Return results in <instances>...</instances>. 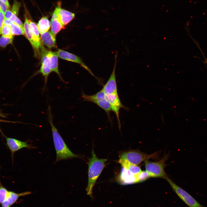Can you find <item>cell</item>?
Here are the masks:
<instances>
[{
    "label": "cell",
    "mask_w": 207,
    "mask_h": 207,
    "mask_svg": "<svg viewBox=\"0 0 207 207\" xmlns=\"http://www.w3.org/2000/svg\"><path fill=\"white\" fill-rule=\"evenodd\" d=\"M47 113L48 121L51 127L53 139L56 152V158L55 163L61 160L79 158L78 155L73 153L68 148L54 126L50 106H48Z\"/></svg>",
    "instance_id": "obj_1"
},
{
    "label": "cell",
    "mask_w": 207,
    "mask_h": 207,
    "mask_svg": "<svg viewBox=\"0 0 207 207\" xmlns=\"http://www.w3.org/2000/svg\"><path fill=\"white\" fill-rule=\"evenodd\" d=\"M106 159H99L96 156L94 150L92 156L88 162V182L86 190L87 194L92 197V190L96 181L106 165Z\"/></svg>",
    "instance_id": "obj_2"
},
{
    "label": "cell",
    "mask_w": 207,
    "mask_h": 207,
    "mask_svg": "<svg viewBox=\"0 0 207 207\" xmlns=\"http://www.w3.org/2000/svg\"><path fill=\"white\" fill-rule=\"evenodd\" d=\"M102 89L110 105L112 110L116 116L118 126L120 129L121 124L119 118L120 110L122 108L126 110L129 109L123 105L121 102L118 93L117 85L105 86Z\"/></svg>",
    "instance_id": "obj_3"
},
{
    "label": "cell",
    "mask_w": 207,
    "mask_h": 207,
    "mask_svg": "<svg viewBox=\"0 0 207 207\" xmlns=\"http://www.w3.org/2000/svg\"><path fill=\"white\" fill-rule=\"evenodd\" d=\"M40 49L42 64L48 67L52 72H55L60 79L64 83L58 70V56L57 52L48 50L41 45Z\"/></svg>",
    "instance_id": "obj_4"
},
{
    "label": "cell",
    "mask_w": 207,
    "mask_h": 207,
    "mask_svg": "<svg viewBox=\"0 0 207 207\" xmlns=\"http://www.w3.org/2000/svg\"><path fill=\"white\" fill-rule=\"evenodd\" d=\"M168 154H165L162 158L158 162H153L147 160L145 161L146 171L150 177L163 178L167 175L164 171L166 161L168 159Z\"/></svg>",
    "instance_id": "obj_5"
},
{
    "label": "cell",
    "mask_w": 207,
    "mask_h": 207,
    "mask_svg": "<svg viewBox=\"0 0 207 207\" xmlns=\"http://www.w3.org/2000/svg\"><path fill=\"white\" fill-rule=\"evenodd\" d=\"M81 95L83 101H89L95 104L105 112L110 118V113L112 110L102 89L93 95H87L83 92Z\"/></svg>",
    "instance_id": "obj_6"
},
{
    "label": "cell",
    "mask_w": 207,
    "mask_h": 207,
    "mask_svg": "<svg viewBox=\"0 0 207 207\" xmlns=\"http://www.w3.org/2000/svg\"><path fill=\"white\" fill-rule=\"evenodd\" d=\"M163 178L168 182L179 197L189 207H206L200 204L188 193L176 185L167 175Z\"/></svg>",
    "instance_id": "obj_7"
},
{
    "label": "cell",
    "mask_w": 207,
    "mask_h": 207,
    "mask_svg": "<svg viewBox=\"0 0 207 207\" xmlns=\"http://www.w3.org/2000/svg\"><path fill=\"white\" fill-rule=\"evenodd\" d=\"M157 152L147 154L138 150L129 151L123 153L119 159L125 160L130 164L138 165L142 162L156 156Z\"/></svg>",
    "instance_id": "obj_8"
},
{
    "label": "cell",
    "mask_w": 207,
    "mask_h": 207,
    "mask_svg": "<svg viewBox=\"0 0 207 207\" xmlns=\"http://www.w3.org/2000/svg\"><path fill=\"white\" fill-rule=\"evenodd\" d=\"M57 53L58 57L60 58L74 62L80 64L83 68L87 70L92 76L97 79L90 69L84 62L80 57L68 52L59 49Z\"/></svg>",
    "instance_id": "obj_9"
},
{
    "label": "cell",
    "mask_w": 207,
    "mask_h": 207,
    "mask_svg": "<svg viewBox=\"0 0 207 207\" xmlns=\"http://www.w3.org/2000/svg\"><path fill=\"white\" fill-rule=\"evenodd\" d=\"M5 138L7 145L11 153L12 159H13L14 153L21 149L24 148L28 149L37 148L28 144L27 142L22 141L14 138L6 137Z\"/></svg>",
    "instance_id": "obj_10"
},
{
    "label": "cell",
    "mask_w": 207,
    "mask_h": 207,
    "mask_svg": "<svg viewBox=\"0 0 207 207\" xmlns=\"http://www.w3.org/2000/svg\"><path fill=\"white\" fill-rule=\"evenodd\" d=\"M24 35L30 42L33 48L38 52L41 45V40L38 39L32 32L29 24L28 19L25 16L24 24Z\"/></svg>",
    "instance_id": "obj_11"
},
{
    "label": "cell",
    "mask_w": 207,
    "mask_h": 207,
    "mask_svg": "<svg viewBox=\"0 0 207 207\" xmlns=\"http://www.w3.org/2000/svg\"><path fill=\"white\" fill-rule=\"evenodd\" d=\"M61 5V2H58L54 12L56 13L61 23L64 26L74 18L75 15L74 13L62 9Z\"/></svg>",
    "instance_id": "obj_12"
},
{
    "label": "cell",
    "mask_w": 207,
    "mask_h": 207,
    "mask_svg": "<svg viewBox=\"0 0 207 207\" xmlns=\"http://www.w3.org/2000/svg\"><path fill=\"white\" fill-rule=\"evenodd\" d=\"M118 181L119 184L122 185L138 183L136 176L123 167L121 170Z\"/></svg>",
    "instance_id": "obj_13"
},
{
    "label": "cell",
    "mask_w": 207,
    "mask_h": 207,
    "mask_svg": "<svg viewBox=\"0 0 207 207\" xmlns=\"http://www.w3.org/2000/svg\"><path fill=\"white\" fill-rule=\"evenodd\" d=\"M31 193L29 191L20 193L9 191L6 199L1 204L2 207H10L16 202L20 197L28 195Z\"/></svg>",
    "instance_id": "obj_14"
},
{
    "label": "cell",
    "mask_w": 207,
    "mask_h": 207,
    "mask_svg": "<svg viewBox=\"0 0 207 207\" xmlns=\"http://www.w3.org/2000/svg\"><path fill=\"white\" fill-rule=\"evenodd\" d=\"M55 36L51 31H47L41 34L40 38L42 43L50 49L56 46Z\"/></svg>",
    "instance_id": "obj_15"
},
{
    "label": "cell",
    "mask_w": 207,
    "mask_h": 207,
    "mask_svg": "<svg viewBox=\"0 0 207 207\" xmlns=\"http://www.w3.org/2000/svg\"><path fill=\"white\" fill-rule=\"evenodd\" d=\"M51 31L55 35L62 28H64L63 26L59 20L55 12H53L50 21Z\"/></svg>",
    "instance_id": "obj_16"
},
{
    "label": "cell",
    "mask_w": 207,
    "mask_h": 207,
    "mask_svg": "<svg viewBox=\"0 0 207 207\" xmlns=\"http://www.w3.org/2000/svg\"><path fill=\"white\" fill-rule=\"evenodd\" d=\"M118 162L122 167L129 170L131 173L136 175L141 172L142 170L138 165L133 164L127 162L119 159Z\"/></svg>",
    "instance_id": "obj_17"
},
{
    "label": "cell",
    "mask_w": 207,
    "mask_h": 207,
    "mask_svg": "<svg viewBox=\"0 0 207 207\" xmlns=\"http://www.w3.org/2000/svg\"><path fill=\"white\" fill-rule=\"evenodd\" d=\"M37 26L41 34L48 31L50 27V22L47 17L43 16L39 20Z\"/></svg>",
    "instance_id": "obj_18"
},
{
    "label": "cell",
    "mask_w": 207,
    "mask_h": 207,
    "mask_svg": "<svg viewBox=\"0 0 207 207\" xmlns=\"http://www.w3.org/2000/svg\"><path fill=\"white\" fill-rule=\"evenodd\" d=\"M52 71L51 69L48 67L44 64H42V65L39 70L34 74L32 76H34L38 74L41 73L44 76V83L43 87L42 89V93H44L45 90L49 74Z\"/></svg>",
    "instance_id": "obj_19"
},
{
    "label": "cell",
    "mask_w": 207,
    "mask_h": 207,
    "mask_svg": "<svg viewBox=\"0 0 207 207\" xmlns=\"http://www.w3.org/2000/svg\"><path fill=\"white\" fill-rule=\"evenodd\" d=\"M11 34L13 35H24V29L20 26L13 23L10 27Z\"/></svg>",
    "instance_id": "obj_20"
},
{
    "label": "cell",
    "mask_w": 207,
    "mask_h": 207,
    "mask_svg": "<svg viewBox=\"0 0 207 207\" xmlns=\"http://www.w3.org/2000/svg\"><path fill=\"white\" fill-rule=\"evenodd\" d=\"M14 36L6 37L1 36L0 37V47H5L7 45L12 43Z\"/></svg>",
    "instance_id": "obj_21"
},
{
    "label": "cell",
    "mask_w": 207,
    "mask_h": 207,
    "mask_svg": "<svg viewBox=\"0 0 207 207\" xmlns=\"http://www.w3.org/2000/svg\"><path fill=\"white\" fill-rule=\"evenodd\" d=\"M9 191L4 187L0 180V204H1L6 199Z\"/></svg>",
    "instance_id": "obj_22"
},
{
    "label": "cell",
    "mask_w": 207,
    "mask_h": 207,
    "mask_svg": "<svg viewBox=\"0 0 207 207\" xmlns=\"http://www.w3.org/2000/svg\"><path fill=\"white\" fill-rule=\"evenodd\" d=\"M28 22L35 36L39 40H41L39 36V32L37 25L30 19H28Z\"/></svg>",
    "instance_id": "obj_23"
},
{
    "label": "cell",
    "mask_w": 207,
    "mask_h": 207,
    "mask_svg": "<svg viewBox=\"0 0 207 207\" xmlns=\"http://www.w3.org/2000/svg\"><path fill=\"white\" fill-rule=\"evenodd\" d=\"M135 176L137 179V183L143 181L150 177L149 174L146 171H142Z\"/></svg>",
    "instance_id": "obj_24"
},
{
    "label": "cell",
    "mask_w": 207,
    "mask_h": 207,
    "mask_svg": "<svg viewBox=\"0 0 207 207\" xmlns=\"http://www.w3.org/2000/svg\"><path fill=\"white\" fill-rule=\"evenodd\" d=\"M1 34L2 36L6 37L13 36L11 34L10 27L4 24L1 29Z\"/></svg>",
    "instance_id": "obj_25"
},
{
    "label": "cell",
    "mask_w": 207,
    "mask_h": 207,
    "mask_svg": "<svg viewBox=\"0 0 207 207\" xmlns=\"http://www.w3.org/2000/svg\"><path fill=\"white\" fill-rule=\"evenodd\" d=\"M21 5V3L16 0H14L12 8V12L13 14L18 16L19 9Z\"/></svg>",
    "instance_id": "obj_26"
},
{
    "label": "cell",
    "mask_w": 207,
    "mask_h": 207,
    "mask_svg": "<svg viewBox=\"0 0 207 207\" xmlns=\"http://www.w3.org/2000/svg\"><path fill=\"white\" fill-rule=\"evenodd\" d=\"M10 19L13 23L19 25L24 29V24L21 21L18 17L17 16L13 14Z\"/></svg>",
    "instance_id": "obj_27"
},
{
    "label": "cell",
    "mask_w": 207,
    "mask_h": 207,
    "mask_svg": "<svg viewBox=\"0 0 207 207\" xmlns=\"http://www.w3.org/2000/svg\"><path fill=\"white\" fill-rule=\"evenodd\" d=\"M4 14L0 10V35L1 34V30L3 25Z\"/></svg>",
    "instance_id": "obj_28"
},
{
    "label": "cell",
    "mask_w": 207,
    "mask_h": 207,
    "mask_svg": "<svg viewBox=\"0 0 207 207\" xmlns=\"http://www.w3.org/2000/svg\"><path fill=\"white\" fill-rule=\"evenodd\" d=\"M8 8L7 5L4 3L0 1V10L4 14L8 9Z\"/></svg>",
    "instance_id": "obj_29"
},
{
    "label": "cell",
    "mask_w": 207,
    "mask_h": 207,
    "mask_svg": "<svg viewBox=\"0 0 207 207\" xmlns=\"http://www.w3.org/2000/svg\"><path fill=\"white\" fill-rule=\"evenodd\" d=\"M13 14L12 12L8 9L4 14V18L5 19H10Z\"/></svg>",
    "instance_id": "obj_30"
},
{
    "label": "cell",
    "mask_w": 207,
    "mask_h": 207,
    "mask_svg": "<svg viewBox=\"0 0 207 207\" xmlns=\"http://www.w3.org/2000/svg\"><path fill=\"white\" fill-rule=\"evenodd\" d=\"M13 22L10 19H4L3 24L10 27Z\"/></svg>",
    "instance_id": "obj_31"
},
{
    "label": "cell",
    "mask_w": 207,
    "mask_h": 207,
    "mask_svg": "<svg viewBox=\"0 0 207 207\" xmlns=\"http://www.w3.org/2000/svg\"><path fill=\"white\" fill-rule=\"evenodd\" d=\"M0 1L5 3L7 5L8 9L10 8V6L8 0H0Z\"/></svg>",
    "instance_id": "obj_32"
}]
</instances>
